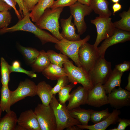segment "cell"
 Segmentation results:
<instances>
[{
  "label": "cell",
  "mask_w": 130,
  "mask_h": 130,
  "mask_svg": "<svg viewBox=\"0 0 130 130\" xmlns=\"http://www.w3.org/2000/svg\"><path fill=\"white\" fill-rule=\"evenodd\" d=\"M37 117L41 130H56L55 117L50 105L46 106L39 104L34 111Z\"/></svg>",
  "instance_id": "52a82bcc"
},
{
  "label": "cell",
  "mask_w": 130,
  "mask_h": 130,
  "mask_svg": "<svg viewBox=\"0 0 130 130\" xmlns=\"http://www.w3.org/2000/svg\"><path fill=\"white\" fill-rule=\"evenodd\" d=\"M51 63L46 52L42 50L39 51V55L31 66L33 71L39 73L42 72Z\"/></svg>",
  "instance_id": "d4e9b609"
},
{
  "label": "cell",
  "mask_w": 130,
  "mask_h": 130,
  "mask_svg": "<svg viewBox=\"0 0 130 130\" xmlns=\"http://www.w3.org/2000/svg\"><path fill=\"white\" fill-rule=\"evenodd\" d=\"M93 110L92 109L81 108L79 106L69 110V111L71 116L79 121L81 125H87Z\"/></svg>",
  "instance_id": "603a6c76"
},
{
  "label": "cell",
  "mask_w": 130,
  "mask_h": 130,
  "mask_svg": "<svg viewBox=\"0 0 130 130\" xmlns=\"http://www.w3.org/2000/svg\"><path fill=\"white\" fill-rule=\"evenodd\" d=\"M121 19L113 23L117 29L130 32V8L127 11H124L119 14Z\"/></svg>",
  "instance_id": "f1b7e54d"
},
{
  "label": "cell",
  "mask_w": 130,
  "mask_h": 130,
  "mask_svg": "<svg viewBox=\"0 0 130 130\" xmlns=\"http://www.w3.org/2000/svg\"><path fill=\"white\" fill-rule=\"evenodd\" d=\"M123 73L115 68L112 70L107 80L103 84L106 94L110 93L115 87H120L121 78Z\"/></svg>",
  "instance_id": "44dd1931"
},
{
  "label": "cell",
  "mask_w": 130,
  "mask_h": 130,
  "mask_svg": "<svg viewBox=\"0 0 130 130\" xmlns=\"http://www.w3.org/2000/svg\"><path fill=\"white\" fill-rule=\"evenodd\" d=\"M16 114L11 110L0 119V130H15L17 124Z\"/></svg>",
  "instance_id": "cb8c5ba5"
},
{
  "label": "cell",
  "mask_w": 130,
  "mask_h": 130,
  "mask_svg": "<svg viewBox=\"0 0 130 130\" xmlns=\"http://www.w3.org/2000/svg\"><path fill=\"white\" fill-rule=\"evenodd\" d=\"M109 4L107 0H90V6L99 16L110 17L112 13L109 9Z\"/></svg>",
  "instance_id": "7402d4cb"
},
{
  "label": "cell",
  "mask_w": 130,
  "mask_h": 130,
  "mask_svg": "<svg viewBox=\"0 0 130 130\" xmlns=\"http://www.w3.org/2000/svg\"><path fill=\"white\" fill-rule=\"evenodd\" d=\"M46 52L51 63L60 67H63L64 64L70 61L66 55L57 53L53 50H49Z\"/></svg>",
  "instance_id": "f546056e"
},
{
  "label": "cell",
  "mask_w": 130,
  "mask_h": 130,
  "mask_svg": "<svg viewBox=\"0 0 130 130\" xmlns=\"http://www.w3.org/2000/svg\"><path fill=\"white\" fill-rule=\"evenodd\" d=\"M50 105L53 110L55 117L56 130H63L71 126L81 124L78 120L70 115L65 104L58 102L55 95H53Z\"/></svg>",
  "instance_id": "3957f363"
},
{
  "label": "cell",
  "mask_w": 130,
  "mask_h": 130,
  "mask_svg": "<svg viewBox=\"0 0 130 130\" xmlns=\"http://www.w3.org/2000/svg\"><path fill=\"white\" fill-rule=\"evenodd\" d=\"M28 13L19 20L15 25L9 27H6L0 30V34L18 31H23L31 32L44 45L47 43L57 44L59 40L48 32L41 29L31 21Z\"/></svg>",
  "instance_id": "6da1fadb"
},
{
  "label": "cell",
  "mask_w": 130,
  "mask_h": 130,
  "mask_svg": "<svg viewBox=\"0 0 130 130\" xmlns=\"http://www.w3.org/2000/svg\"><path fill=\"white\" fill-rule=\"evenodd\" d=\"M72 18L71 14L68 18L60 19L61 26L62 31L60 33L63 38L71 41H77L81 39L80 36L76 32V28L72 21Z\"/></svg>",
  "instance_id": "ac0fdd59"
},
{
  "label": "cell",
  "mask_w": 130,
  "mask_h": 130,
  "mask_svg": "<svg viewBox=\"0 0 130 130\" xmlns=\"http://www.w3.org/2000/svg\"><path fill=\"white\" fill-rule=\"evenodd\" d=\"M77 1L83 4L90 6V0H77Z\"/></svg>",
  "instance_id": "bcb514c9"
},
{
  "label": "cell",
  "mask_w": 130,
  "mask_h": 130,
  "mask_svg": "<svg viewBox=\"0 0 130 130\" xmlns=\"http://www.w3.org/2000/svg\"><path fill=\"white\" fill-rule=\"evenodd\" d=\"M89 90L83 86H79L72 91L70 94L71 96L66 106L68 110H70L81 105L86 104Z\"/></svg>",
  "instance_id": "2e32d148"
},
{
  "label": "cell",
  "mask_w": 130,
  "mask_h": 130,
  "mask_svg": "<svg viewBox=\"0 0 130 130\" xmlns=\"http://www.w3.org/2000/svg\"><path fill=\"white\" fill-rule=\"evenodd\" d=\"M9 67L10 73L17 72L25 74L31 78H35L37 74L33 71H28L21 67L20 65L15 67H13L12 65H9Z\"/></svg>",
  "instance_id": "d590c367"
},
{
  "label": "cell",
  "mask_w": 130,
  "mask_h": 130,
  "mask_svg": "<svg viewBox=\"0 0 130 130\" xmlns=\"http://www.w3.org/2000/svg\"><path fill=\"white\" fill-rule=\"evenodd\" d=\"M76 85L71 83L63 87L58 92V100L59 102L63 104H65L66 101L70 98V92Z\"/></svg>",
  "instance_id": "d6a6232c"
},
{
  "label": "cell",
  "mask_w": 130,
  "mask_h": 130,
  "mask_svg": "<svg viewBox=\"0 0 130 130\" xmlns=\"http://www.w3.org/2000/svg\"><path fill=\"white\" fill-rule=\"evenodd\" d=\"M130 40V32L116 28L113 34L104 39L101 46L97 47L100 57L104 58L107 49L110 46L120 43H122Z\"/></svg>",
  "instance_id": "7c38bea8"
},
{
  "label": "cell",
  "mask_w": 130,
  "mask_h": 130,
  "mask_svg": "<svg viewBox=\"0 0 130 130\" xmlns=\"http://www.w3.org/2000/svg\"><path fill=\"white\" fill-rule=\"evenodd\" d=\"M63 66L69 83L76 85L80 84L89 90L93 88L89 72L81 66L74 65L70 60L64 64Z\"/></svg>",
  "instance_id": "277c9868"
},
{
  "label": "cell",
  "mask_w": 130,
  "mask_h": 130,
  "mask_svg": "<svg viewBox=\"0 0 130 130\" xmlns=\"http://www.w3.org/2000/svg\"><path fill=\"white\" fill-rule=\"evenodd\" d=\"M54 1V0H39L29 13V16L32 21L36 23L45 10L50 8Z\"/></svg>",
  "instance_id": "ffe728a7"
},
{
  "label": "cell",
  "mask_w": 130,
  "mask_h": 130,
  "mask_svg": "<svg viewBox=\"0 0 130 130\" xmlns=\"http://www.w3.org/2000/svg\"><path fill=\"white\" fill-rule=\"evenodd\" d=\"M103 84H98L89 90L86 104L96 107L109 104Z\"/></svg>",
  "instance_id": "5bb4252c"
},
{
  "label": "cell",
  "mask_w": 130,
  "mask_h": 130,
  "mask_svg": "<svg viewBox=\"0 0 130 130\" xmlns=\"http://www.w3.org/2000/svg\"><path fill=\"white\" fill-rule=\"evenodd\" d=\"M37 90V85L30 80L26 79L21 81L17 88L11 91L12 105L26 97L36 95Z\"/></svg>",
  "instance_id": "8fae6325"
},
{
  "label": "cell",
  "mask_w": 130,
  "mask_h": 130,
  "mask_svg": "<svg viewBox=\"0 0 130 130\" xmlns=\"http://www.w3.org/2000/svg\"><path fill=\"white\" fill-rule=\"evenodd\" d=\"M69 7L78 32L80 35H82L85 32L87 28L85 17L90 15L93 10L90 6L83 4L78 1L69 6Z\"/></svg>",
  "instance_id": "9c48e42d"
},
{
  "label": "cell",
  "mask_w": 130,
  "mask_h": 130,
  "mask_svg": "<svg viewBox=\"0 0 130 130\" xmlns=\"http://www.w3.org/2000/svg\"><path fill=\"white\" fill-rule=\"evenodd\" d=\"M66 129V130H80L81 129L77 125H73L68 127Z\"/></svg>",
  "instance_id": "f6af8a7d"
},
{
  "label": "cell",
  "mask_w": 130,
  "mask_h": 130,
  "mask_svg": "<svg viewBox=\"0 0 130 130\" xmlns=\"http://www.w3.org/2000/svg\"><path fill=\"white\" fill-rule=\"evenodd\" d=\"M122 6L118 3H115L112 6L113 15H114L116 12L122 9Z\"/></svg>",
  "instance_id": "ee69618b"
},
{
  "label": "cell",
  "mask_w": 130,
  "mask_h": 130,
  "mask_svg": "<svg viewBox=\"0 0 130 130\" xmlns=\"http://www.w3.org/2000/svg\"><path fill=\"white\" fill-rule=\"evenodd\" d=\"M37 86V95L41 99L42 104L46 106L49 105L53 96L51 92L52 88L44 81L39 82Z\"/></svg>",
  "instance_id": "d6986e66"
},
{
  "label": "cell",
  "mask_w": 130,
  "mask_h": 130,
  "mask_svg": "<svg viewBox=\"0 0 130 130\" xmlns=\"http://www.w3.org/2000/svg\"><path fill=\"white\" fill-rule=\"evenodd\" d=\"M12 7L4 1L0 0V12L5 10H10Z\"/></svg>",
  "instance_id": "7bdbcfd3"
},
{
  "label": "cell",
  "mask_w": 130,
  "mask_h": 130,
  "mask_svg": "<svg viewBox=\"0 0 130 130\" xmlns=\"http://www.w3.org/2000/svg\"><path fill=\"white\" fill-rule=\"evenodd\" d=\"M2 111V110L0 106V119L1 118V113Z\"/></svg>",
  "instance_id": "681fc988"
},
{
  "label": "cell",
  "mask_w": 130,
  "mask_h": 130,
  "mask_svg": "<svg viewBox=\"0 0 130 130\" xmlns=\"http://www.w3.org/2000/svg\"><path fill=\"white\" fill-rule=\"evenodd\" d=\"M128 84L125 88L127 90L130 91V73H129L128 78Z\"/></svg>",
  "instance_id": "7dc6e473"
},
{
  "label": "cell",
  "mask_w": 130,
  "mask_h": 130,
  "mask_svg": "<svg viewBox=\"0 0 130 130\" xmlns=\"http://www.w3.org/2000/svg\"><path fill=\"white\" fill-rule=\"evenodd\" d=\"M18 48L26 62L30 65L35 61L39 54L36 49L29 47H25L19 45Z\"/></svg>",
  "instance_id": "83f0119b"
},
{
  "label": "cell",
  "mask_w": 130,
  "mask_h": 130,
  "mask_svg": "<svg viewBox=\"0 0 130 130\" xmlns=\"http://www.w3.org/2000/svg\"><path fill=\"white\" fill-rule=\"evenodd\" d=\"M8 63L3 58H0L1 81L3 85H8L11 73Z\"/></svg>",
  "instance_id": "4dcf8cb0"
},
{
  "label": "cell",
  "mask_w": 130,
  "mask_h": 130,
  "mask_svg": "<svg viewBox=\"0 0 130 130\" xmlns=\"http://www.w3.org/2000/svg\"><path fill=\"white\" fill-rule=\"evenodd\" d=\"M17 124L24 130H41L37 117L32 109L20 113L18 118Z\"/></svg>",
  "instance_id": "9a60e30c"
},
{
  "label": "cell",
  "mask_w": 130,
  "mask_h": 130,
  "mask_svg": "<svg viewBox=\"0 0 130 130\" xmlns=\"http://www.w3.org/2000/svg\"><path fill=\"white\" fill-rule=\"evenodd\" d=\"M77 1V0H57L54 1L50 8L53 9L59 7L69 6Z\"/></svg>",
  "instance_id": "8d00e7d4"
},
{
  "label": "cell",
  "mask_w": 130,
  "mask_h": 130,
  "mask_svg": "<svg viewBox=\"0 0 130 130\" xmlns=\"http://www.w3.org/2000/svg\"><path fill=\"white\" fill-rule=\"evenodd\" d=\"M2 1L8 5L11 6L14 10L15 13L17 15L19 20H20L22 18V17L19 11L17 9L16 7V5L17 3L15 0H0Z\"/></svg>",
  "instance_id": "ab89813d"
},
{
  "label": "cell",
  "mask_w": 130,
  "mask_h": 130,
  "mask_svg": "<svg viewBox=\"0 0 130 130\" xmlns=\"http://www.w3.org/2000/svg\"><path fill=\"white\" fill-rule=\"evenodd\" d=\"M90 38V36L88 35L83 39L75 41L63 38L55 44V47L62 54L71 58L77 66L80 67L78 56L79 49L82 45L89 41Z\"/></svg>",
  "instance_id": "5b68a950"
},
{
  "label": "cell",
  "mask_w": 130,
  "mask_h": 130,
  "mask_svg": "<svg viewBox=\"0 0 130 130\" xmlns=\"http://www.w3.org/2000/svg\"><path fill=\"white\" fill-rule=\"evenodd\" d=\"M109 104L116 109L130 105V92L121 88H114L108 96Z\"/></svg>",
  "instance_id": "4fadbf2b"
},
{
  "label": "cell",
  "mask_w": 130,
  "mask_h": 130,
  "mask_svg": "<svg viewBox=\"0 0 130 130\" xmlns=\"http://www.w3.org/2000/svg\"><path fill=\"white\" fill-rule=\"evenodd\" d=\"M11 15L8 10L0 12V30L7 27L11 22Z\"/></svg>",
  "instance_id": "836d02e7"
},
{
  "label": "cell",
  "mask_w": 130,
  "mask_h": 130,
  "mask_svg": "<svg viewBox=\"0 0 130 130\" xmlns=\"http://www.w3.org/2000/svg\"><path fill=\"white\" fill-rule=\"evenodd\" d=\"M97 47L87 42L82 45L79 49L78 56L81 66L88 72L100 57Z\"/></svg>",
  "instance_id": "ba28073f"
},
{
  "label": "cell",
  "mask_w": 130,
  "mask_h": 130,
  "mask_svg": "<svg viewBox=\"0 0 130 130\" xmlns=\"http://www.w3.org/2000/svg\"><path fill=\"white\" fill-rule=\"evenodd\" d=\"M110 17L99 16L91 20V22L95 26L97 36L94 46L97 47L104 40L110 37L114 33L116 29Z\"/></svg>",
  "instance_id": "8992f818"
},
{
  "label": "cell",
  "mask_w": 130,
  "mask_h": 130,
  "mask_svg": "<svg viewBox=\"0 0 130 130\" xmlns=\"http://www.w3.org/2000/svg\"><path fill=\"white\" fill-rule=\"evenodd\" d=\"M42 73L47 79L51 80H57L61 77L66 75L63 67H60L51 63Z\"/></svg>",
  "instance_id": "484cf974"
},
{
  "label": "cell",
  "mask_w": 130,
  "mask_h": 130,
  "mask_svg": "<svg viewBox=\"0 0 130 130\" xmlns=\"http://www.w3.org/2000/svg\"><path fill=\"white\" fill-rule=\"evenodd\" d=\"M119 122L117 127L110 129V130H124L128 126H130V120L127 119L120 118L118 120Z\"/></svg>",
  "instance_id": "74e56055"
},
{
  "label": "cell",
  "mask_w": 130,
  "mask_h": 130,
  "mask_svg": "<svg viewBox=\"0 0 130 130\" xmlns=\"http://www.w3.org/2000/svg\"><path fill=\"white\" fill-rule=\"evenodd\" d=\"M111 63L104 58L100 57L93 68L88 72L94 85L104 84L108 79L112 70Z\"/></svg>",
  "instance_id": "30bf717a"
},
{
  "label": "cell",
  "mask_w": 130,
  "mask_h": 130,
  "mask_svg": "<svg viewBox=\"0 0 130 130\" xmlns=\"http://www.w3.org/2000/svg\"><path fill=\"white\" fill-rule=\"evenodd\" d=\"M111 114L108 108L101 111L94 110L91 114L90 120L94 124H97L107 118Z\"/></svg>",
  "instance_id": "1f68e13d"
},
{
  "label": "cell",
  "mask_w": 130,
  "mask_h": 130,
  "mask_svg": "<svg viewBox=\"0 0 130 130\" xmlns=\"http://www.w3.org/2000/svg\"><path fill=\"white\" fill-rule=\"evenodd\" d=\"M56 84L52 88L51 92L53 95L56 94L64 87L68 84L69 83L66 75L62 76L59 78L57 80Z\"/></svg>",
  "instance_id": "e575fe53"
},
{
  "label": "cell",
  "mask_w": 130,
  "mask_h": 130,
  "mask_svg": "<svg viewBox=\"0 0 130 130\" xmlns=\"http://www.w3.org/2000/svg\"><path fill=\"white\" fill-rule=\"evenodd\" d=\"M25 6L29 11H31L39 0H23Z\"/></svg>",
  "instance_id": "b9f144b4"
},
{
  "label": "cell",
  "mask_w": 130,
  "mask_h": 130,
  "mask_svg": "<svg viewBox=\"0 0 130 130\" xmlns=\"http://www.w3.org/2000/svg\"><path fill=\"white\" fill-rule=\"evenodd\" d=\"M115 68L119 72L123 73L130 70V62L125 61L122 63L116 65Z\"/></svg>",
  "instance_id": "f35d334b"
},
{
  "label": "cell",
  "mask_w": 130,
  "mask_h": 130,
  "mask_svg": "<svg viewBox=\"0 0 130 130\" xmlns=\"http://www.w3.org/2000/svg\"><path fill=\"white\" fill-rule=\"evenodd\" d=\"M18 4L19 8V12L23 18L24 16L30 13L26 8L23 0H15Z\"/></svg>",
  "instance_id": "60d3db41"
},
{
  "label": "cell",
  "mask_w": 130,
  "mask_h": 130,
  "mask_svg": "<svg viewBox=\"0 0 130 130\" xmlns=\"http://www.w3.org/2000/svg\"><path fill=\"white\" fill-rule=\"evenodd\" d=\"M11 91L8 85H3L1 90V99L0 106L2 111L6 113L11 110Z\"/></svg>",
  "instance_id": "4316f807"
},
{
  "label": "cell",
  "mask_w": 130,
  "mask_h": 130,
  "mask_svg": "<svg viewBox=\"0 0 130 130\" xmlns=\"http://www.w3.org/2000/svg\"><path fill=\"white\" fill-rule=\"evenodd\" d=\"M120 113V110L116 109L113 110L109 117L97 124L91 125L78 124L77 125L81 130L87 129L90 130H105L110 125L116 124L118 122L120 118L119 115Z\"/></svg>",
  "instance_id": "e0dca14e"
},
{
  "label": "cell",
  "mask_w": 130,
  "mask_h": 130,
  "mask_svg": "<svg viewBox=\"0 0 130 130\" xmlns=\"http://www.w3.org/2000/svg\"><path fill=\"white\" fill-rule=\"evenodd\" d=\"M111 1L115 3H118L120 0H111Z\"/></svg>",
  "instance_id": "c3c4849f"
},
{
  "label": "cell",
  "mask_w": 130,
  "mask_h": 130,
  "mask_svg": "<svg viewBox=\"0 0 130 130\" xmlns=\"http://www.w3.org/2000/svg\"><path fill=\"white\" fill-rule=\"evenodd\" d=\"M64 7L47 8L35 24L39 28L48 31L59 41L63 38L59 31L60 27L59 19Z\"/></svg>",
  "instance_id": "7a4b0ae2"
}]
</instances>
